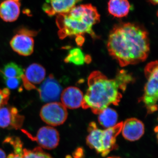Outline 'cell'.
I'll return each mask as SVG.
<instances>
[{"instance_id": "1", "label": "cell", "mask_w": 158, "mask_h": 158, "mask_svg": "<svg viewBox=\"0 0 158 158\" xmlns=\"http://www.w3.org/2000/svg\"><path fill=\"white\" fill-rule=\"evenodd\" d=\"M107 48L122 67L138 64L145 61L149 55V34L137 23H119L110 31Z\"/></svg>"}, {"instance_id": "2", "label": "cell", "mask_w": 158, "mask_h": 158, "mask_svg": "<svg viewBox=\"0 0 158 158\" xmlns=\"http://www.w3.org/2000/svg\"><path fill=\"white\" fill-rule=\"evenodd\" d=\"M134 78L127 71L117 72L113 79H109L98 71H94L88 77V88L84 97L82 107L90 109L99 114L110 105L118 106L122 98V92Z\"/></svg>"}, {"instance_id": "3", "label": "cell", "mask_w": 158, "mask_h": 158, "mask_svg": "<svg viewBox=\"0 0 158 158\" xmlns=\"http://www.w3.org/2000/svg\"><path fill=\"white\" fill-rule=\"evenodd\" d=\"M100 21V15L96 7L91 4L76 6L69 11L57 15L56 23L61 39L76 37L78 44L84 42L83 35L88 34L93 39L97 36L93 30V26Z\"/></svg>"}, {"instance_id": "4", "label": "cell", "mask_w": 158, "mask_h": 158, "mask_svg": "<svg viewBox=\"0 0 158 158\" xmlns=\"http://www.w3.org/2000/svg\"><path fill=\"white\" fill-rule=\"evenodd\" d=\"M123 123H119L113 127L101 130L95 123H91L88 128L87 144L102 156H106L116 147V138L121 132Z\"/></svg>"}, {"instance_id": "5", "label": "cell", "mask_w": 158, "mask_h": 158, "mask_svg": "<svg viewBox=\"0 0 158 158\" xmlns=\"http://www.w3.org/2000/svg\"><path fill=\"white\" fill-rule=\"evenodd\" d=\"M144 73L147 81L140 101L144 105L148 114H152L158 110V60L148 63Z\"/></svg>"}, {"instance_id": "6", "label": "cell", "mask_w": 158, "mask_h": 158, "mask_svg": "<svg viewBox=\"0 0 158 158\" xmlns=\"http://www.w3.org/2000/svg\"><path fill=\"white\" fill-rule=\"evenodd\" d=\"M40 118L47 124L57 126L63 124L68 116L67 109L62 103L52 102L44 106L40 113Z\"/></svg>"}, {"instance_id": "7", "label": "cell", "mask_w": 158, "mask_h": 158, "mask_svg": "<svg viewBox=\"0 0 158 158\" xmlns=\"http://www.w3.org/2000/svg\"><path fill=\"white\" fill-rule=\"evenodd\" d=\"M37 90L40 99L44 102L56 101L59 100L62 92L61 85L52 74L46 79Z\"/></svg>"}, {"instance_id": "8", "label": "cell", "mask_w": 158, "mask_h": 158, "mask_svg": "<svg viewBox=\"0 0 158 158\" xmlns=\"http://www.w3.org/2000/svg\"><path fill=\"white\" fill-rule=\"evenodd\" d=\"M24 116L20 115L18 110L14 107L6 106L0 108V127L15 129L21 127Z\"/></svg>"}, {"instance_id": "9", "label": "cell", "mask_w": 158, "mask_h": 158, "mask_svg": "<svg viewBox=\"0 0 158 158\" xmlns=\"http://www.w3.org/2000/svg\"><path fill=\"white\" fill-rule=\"evenodd\" d=\"M11 48L15 52L24 56H27L33 53L34 41L32 36L18 32L10 41Z\"/></svg>"}, {"instance_id": "10", "label": "cell", "mask_w": 158, "mask_h": 158, "mask_svg": "<svg viewBox=\"0 0 158 158\" xmlns=\"http://www.w3.org/2000/svg\"><path fill=\"white\" fill-rule=\"evenodd\" d=\"M35 138L40 147L45 149H54L59 144V133L57 130L51 127L40 128Z\"/></svg>"}, {"instance_id": "11", "label": "cell", "mask_w": 158, "mask_h": 158, "mask_svg": "<svg viewBox=\"0 0 158 158\" xmlns=\"http://www.w3.org/2000/svg\"><path fill=\"white\" fill-rule=\"evenodd\" d=\"M145 128L143 123L137 118L127 119L123 123L121 132L126 139L128 141H138L143 136Z\"/></svg>"}, {"instance_id": "12", "label": "cell", "mask_w": 158, "mask_h": 158, "mask_svg": "<svg viewBox=\"0 0 158 158\" xmlns=\"http://www.w3.org/2000/svg\"><path fill=\"white\" fill-rule=\"evenodd\" d=\"M82 0H46L43 9L49 16L69 11Z\"/></svg>"}, {"instance_id": "13", "label": "cell", "mask_w": 158, "mask_h": 158, "mask_svg": "<svg viewBox=\"0 0 158 158\" xmlns=\"http://www.w3.org/2000/svg\"><path fill=\"white\" fill-rule=\"evenodd\" d=\"M84 95L81 90L75 87L65 88L61 94L62 103L65 107L76 109L82 106Z\"/></svg>"}, {"instance_id": "14", "label": "cell", "mask_w": 158, "mask_h": 158, "mask_svg": "<svg viewBox=\"0 0 158 158\" xmlns=\"http://www.w3.org/2000/svg\"><path fill=\"white\" fill-rule=\"evenodd\" d=\"M20 6L19 0H5L0 5V17L7 22L15 21L19 16Z\"/></svg>"}, {"instance_id": "15", "label": "cell", "mask_w": 158, "mask_h": 158, "mask_svg": "<svg viewBox=\"0 0 158 158\" xmlns=\"http://www.w3.org/2000/svg\"><path fill=\"white\" fill-rule=\"evenodd\" d=\"M131 5L128 0H109L108 10L114 17L120 18L127 16L129 13Z\"/></svg>"}, {"instance_id": "16", "label": "cell", "mask_w": 158, "mask_h": 158, "mask_svg": "<svg viewBox=\"0 0 158 158\" xmlns=\"http://www.w3.org/2000/svg\"><path fill=\"white\" fill-rule=\"evenodd\" d=\"M24 75L27 80L32 85H38L45 78V69L39 64L33 63L26 69Z\"/></svg>"}, {"instance_id": "17", "label": "cell", "mask_w": 158, "mask_h": 158, "mask_svg": "<svg viewBox=\"0 0 158 158\" xmlns=\"http://www.w3.org/2000/svg\"><path fill=\"white\" fill-rule=\"evenodd\" d=\"M98 115L99 123L104 127L109 128L117 124L118 114L115 110L111 108H106Z\"/></svg>"}, {"instance_id": "18", "label": "cell", "mask_w": 158, "mask_h": 158, "mask_svg": "<svg viewBox=\"0 0 158 158\" xmlns=\"http://www.w3.org/2000/svg\"><path fill=\"white\" fill-rule=\"evenodd\" d=\"M21 66L13 62L7 63L0 68V75L4 80L13 77H21L23 75Z\"/></svg>"}, {"instance_id": "19", "label": "cell", "mask_w": 158, "mask_h": 158, "mask_svg": "<svg viewBox=\"0 0 158 158\" xmlns=\"http://www.w3.org/2000/svg\"><path fill=\"white\" fill-rule=\"evenodd\" d=\"M81 50L78 48L71 49L69 52L67 56L65 57L66 63H72L77 65H81L85 64L88 59Z\"/></svg>"}, {"instance_id": "20", "label": "cell", "mask_w": 158, "mask_h": 158, "mask_svg": "<svg viewBox=\"0 0 158 158\" xmlns=\"http://www.w3.org/2000/svg\"><path fill=\"white\" fill-rule=\"evenodd\" d=\"M6 140L10 141V144L14 148V152L10 154L7 158H23V144L19 138H16L11 139L10 138Z\"/></svg>"}, {"instance_id": "21", "label": "cell", "mask_w": 158, "mask_h": 158, "mask_svg": "<svg viewBox=\"0 0 158 158\" xmlns=\"http://www.w3.org/2000/svg\"><path fill=\"white\" fill-rule=\"evenodd\" d=\"M23 158H52L40 147L36 148L32 150L23 148Z\"/></svg>"}, {"instance_id": "22", "label": "cell", "mask_w": 158, "mask_h": 158, "mask_svg": "<svg viewBox=\"0 0 158 158\" xmlns=\"http://www.w3.org/2000/svg\"><path fill=\"white\" fill-rule=\"evenodd\" d=\"M8 89H16L19 88L21 91V85L23 84L21 77H13L4 80Z\"/></svg>"}, {"instance_id": "23", "label": "cell", "mask_w": 158, "mask_h": 158, "mask_svg": "<svg viewBox=\"0 0 158 158\" xmlns=\"http://www.w3.org/2000/svg\"><path fill=\"white\" fill-rule=\"evenodd\" d=\"M10 92L8 88L0 89V108L7 105Z\"/></svg>"}, {"instance_id": "24", "label": "cell", "mask_w": 158, "mask_h": 158, "mask_svg": "<svg viewBox=\"0 0 158 158\" xmlns=\"http://www.w3.org/2000/svg\"><path fill=\"white\" fill-rule=\"evenodd\" d=\"M0 158H7L6 153L1 148H0Z\"/></svg>"}, {"instance_id": "25", "label": "cell", "mask_w": 158, "mask_h": 158, "mask_svg": "<svg viewBox=\"0 0 158 158\" xmlns=\"http://www.w3.org/2000/svg\"><path fill=\"white\" fill-rule=\"evenodd\" d=\"M154 132L156 133V138L157 139L158 142V125L156 126L154 128Z\"/></svg>"}, {"instance_id": "26", "label": "cell", "mask_w": 158, "mask_h": 158, "mask_svg": "<svg viewBox=\"0 0 158 158\" xmlns=\"http://www.w3.org/2000/svg\"><path fill=\"white\" fill-rule=\"evenodd\" d=\"M148 1L153 5H158V0H148Z\"/></svg>"}, {"instance_id": "27", "label": "cell", "mask_w": 158, "mask_h": 158, "mask_svg": "<svg viewBox=\"0 0 158 158\" xmlns=\"http://www.w3.org/2000/svg\"><path fill=\"white\" fill-rule=\"evenodd\" d=\"M108 158H119V157H109Z\"/></svg>"}, {"instance_id": "28", "label": "cell", "mask_w": 158, "mask_h": 158, "mask_svg": "<svg viewBox=\"0 0 158 158\" xmlns=\"http://www.w3.org/2000/svg\"><path fill=\"white\" fill-rule=\"evenodd\" d=\"M157 16L158 17V11H157Z\"/></svg>"}]
</instances>
